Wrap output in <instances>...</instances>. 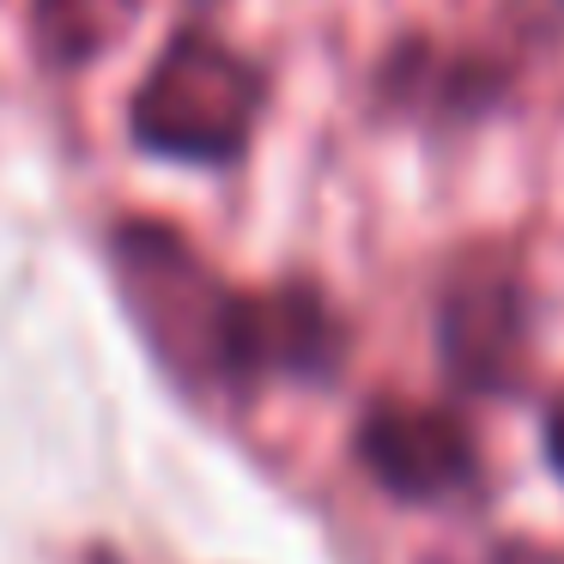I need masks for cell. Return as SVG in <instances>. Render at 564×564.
Instances as JSON below:
<instances>
[{
	"mask_svg": "<svg viewBox=\"0 0 564 564\" xmlns=\"http://www.w3.org/2000/svg\"><path fill=\"white\" fill-rule=\"evenodd\" d=\"M116 280H122V297L134 310L140 334L176 377L231 389L243 292H231L183 237L152 219H134L116 231Z\"/></svg>",
	"mask_w": 564,
	"mask_h": 564,
	"instance_id": "1",
	"label": "cell"
},
{
	"mask_svg": "<svg viewBox=\"0 0 564 564\" xmlns=\"http://www.w3.org/2000/svg\"><path fill=\"white\" fill-rule=\"evenodd\" d=\"M261 74L207 31H183L134 91V140L159 159L225 164L261 116Z\"/></svg>",
	"mask_w": 564,
	"mask_h": 564,
	"instance_id": "2",
	"label": "cell"
},
{
	"mask_svg": "<svg viewBox=\"0 0 564 564\" xmlns=\"http://www.w3.org/2000/svg\"><path fill=\"white\" fill-rule=\"evenodd\" d=\"M358 462L370 467L382 491L406 503H443L455 491L474 486L479 474V449L474 431L443 406H419V401H377L358 419Z\"/></svg>",
	"mask_w": 564,
	"mask_h": 564,
	"instance_id": "3",
	"label": "cell"
},
{
	"mask_svg": "<svg viewBox=\"0 0 564 564\" xmlns=\"http://www.w3.org/2000/svg\"><path fill=\"white\" fill-rule=\"evenodd\" d=\"M437 340H443V365L462 389L474 394L510 389L522 377V352H528L522 280L510 268H462L443 292Z\"/></svg>",
	"mask_w": 564,
	"mask_h": 564,
	"instance_id": "4",
	"label": "cell"
},
{
	"mask_svg": "<svg viewBox=\"0 0 564 564\" xmlns=\"http://www.w3.org/2000/svg\"><path fill=\"white\" fill-rule=\"evenodd\" d=\"M340 358H346V328L322 292H310V285L243 292L231 389H249V382H268V377L328 382L340 370Z\"/></svg>",
	"mask_w": 564,
	"mask_h": 564,
	"instance_id": "5",
	"label": "cell"
},
{
	"mask_svg": "<svg viewBox=\"0 0 564 564\" xmlns=\"http://www.w3.org/2000/svg\"><path fill=\"white\" fill-rule=\"evenodd\" d=\"M140 0H31V31H37L43 62L79 67L98 62L128 25H134Z\"/></svg>",
	"mask_w": 564,
	"mask_h": 564,
	"instance_id": "6",
	"label": "cell"
},
{
	"mask_svg": "<svg viewBox=\"0 0 564 564\" xmlns=\"http://www.w3.org/2000/svg\"><path fill=\"white\" fill-rule=\"evenodd\" d=\"M431 564H564V552L540 546V540H486V546H467V552H443Z\"/></svg>",
	"mask_w": 564,
	"mask_h": 564,
	"instance_id": "7",
	"label": "cell"
},
{
	"mask_svg": "<svg viewBox=\"0 0 564 564\" xmlns=\"http://www.w3.org/2000/svg\"><path fill=\"white\" fill-rule=\"evenodd\" d=\"M546 449H552V467H558V479H564V401L552 406V419H546Z\"/></svg>",
	"mask_w": 564,
	"mask_h": 564,
	"instance_id": "8",
	"label": "cell"
}]
</instances>
